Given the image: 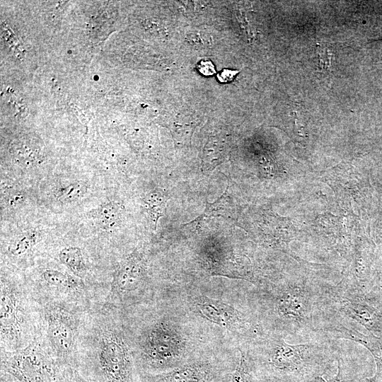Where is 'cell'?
<instances>
[{"label": "cell", "instance_id": "cell-1", "mask_svg": "<svg viewBox=\"0 0 382 382\" xmlns=\"http://www.w3.org/2000/svg\"><path fill=\"white\" fill-rule=\"evenodd\" d=\"M123 314L97 304L81 328L76 370L90 382H136V364Z\"/></svg>", "mask_w": 382, "mask_h": 382}, {"label": "cell", "instance_id": "cell-2", "mask_svg": "<svg viewBox=\"0 0 382 382\" xmlns=\"http://www.w3.org/2000/svg\"><path fill=\"white\" fill-rule=\"evenodd\" d=\"M41 335V309L27 282L1 271L0 349L26 347Z\"/></svg>", "mask_w": 382, "mask_h": 382}, {"label": "cell", "instance_id": "cell-3", "mask_svg": "<svg viewBox=\"0 0 382 382\" xmlns=\"http://www.w3.org/2000/svg\"><path fill=\"white\" fill-rule=\"evenodd\" d=\"M318 303L326 318L324 329L332 335L363 328L382 339V302L368 292L341 289L326 292Z\"/></svg>", "mask_w": 382, "mask_h": 382}, {"label": "cell", "instance_id": "cell-4", "mask_svg": "<svg viewBox=\"0 0 382 382\" xmlns=\"http://www.w3.org/2000/svg\"><path fill=\"white\" fill-rule=\"evenodd\" d=\"M39 303L41 335L57 362L64 368L76 369L81 328L84 314L89 309L56 301Z\"/></svg>", "mask_w": 382, "mask_h": 382}, {"label": "cell", "instance_id": "cell-5", "mask_svg": "<svg viewBox=\"0 0 382 382\" xmlns=\"http://www.w3.org/2000/svg\"><path fill=\"white\" fill-rule=\"evenodd\" d=\"M0 382H64L66 368L55 359L41 335L25 348L0 351Z\"/></svg>", "mask_w": 382, "mask_h": 382}, {"label": "cell", "instance_id": "cell-6", "mask_svg": "<svg viewBox=\"0 0 382 382\" xmlns=\"http://www.w3.org/2000/svg\"><path fill=\"white\" fill-rule=\"evenodd\" d=\"M270 345L267 362L282 382H310L330 366V357L316 344L291 345L282 337Z\"/></svg>", "mask_w": 382, "mask_h": 382}, {"label": "cell", "instance_id": "cell-7", "mask_svg": "<svg viewBox=\"0 0 382 382\" xmlns=\"http://www.w3.org/2000/svg\"><path fill=\"white\" fill-rule=\"evenodd\" d=\"M136 366L144 371L166 369L180 359L185 342L173 325L165 319H154L142 325L135 337Z\"/></svg>", "mask_w": 382, "mask_h": 382}, {"label": "cell", "instance_id": "cell-8", "mask_svg": "<svg viewBox=\"0 0 382 382\" xmlns=\"http://www.w3.org/2000/svg\"><path fill=\"white\" fill-rule=\"evenodd\" d=\"M36 300L56 301L76 304L90 309L101 303L103 294L66 269L52 267L40 269L33 282H27Z\"/></svg>", "mask_w": 382, "mask_h": 382}, {"label": "cell", "instance_id": "cell-9", "mask_svg": "<svg viewBox=\"0 0 382 382\" xmlns=\"http://www.w3.org/2000/svg\"><path fill=\"white\" fill-rule=\"evenodd\" d=\"M146 278L144 255L134 250L115 267L101 305L123 313L131 298L146 285Z\"/></svg>", "mask_w": 382, "mask_h": 382}, {"label": "cell", "instance_id": "cell-10", "mask_svg": "<svg viewBox=\"0 0 382 382\" xmlns=\"http://www.w3.org/2000/svg\"><path fill=\"white\" fill-rule=\"evenodd\" d=\"M274 308L287 332L292 334L313 328V311L318 299L316 292L303 287L291 286L275 293Z\"/></svg>", "mask_w": 382, "mask_h": 382}, {"label": "cell", "instance_id": "cell-11", "mask_svg": "<svg viewBox=\"0 0 382 382\" xmlns=\"http://www.w3.org/2000/svg\"><path fill=\"white\" fill-rule=\"evenodd\" d=\"M193 306L197 312L207 320L231 330L247 326L246 320L233 306L207 296H197Z\"/></svg>", "mask_w": 382, "mask_h": 382}, {"label": "cell", "instance_id": "cell-12", "mask_svg": "<svg viewBox=\"0 0 382 382\" xmlns=\"http://www.w3.org/2000/svg\"><path fill=\"white\" fill-rule=\"evenodd\" d=\"M57 258L73 274L98 289L104 298L103 291L95 284L91 277L90 265L81 248L75 245L63 247L59 250Z\"/></svg>", "mask_w": 382, "mask_h": 382}, {"label": "cell", "instance_id": "cell-13", "mask_svg": "<svg viewBox=\"0 0 382 382\" xmlns=\"http://www.w3.org/2000/svg\"><path fill=\"white\" fill-rule=\"evenodd\" d=\"M212 371L203 364H193L175 369L168 373L146 377L147 382H209Z\"/></svg>", "mask_w": 382, "mask_h": 382}, {"label": "cell", "instance_id": "cell-14", "mask_svg": "<svg viewBox=\"0 0 382 382\" xmlns=\"http://www.w3.org/2000/svg\"><path fill=\"white\" fill-rule=\"evenodd\" d=\"M121 212L122 207L118 203L108 202L89 212V215L100 227L106 231H111L120 224Z\"/></svg>", "mask_w": 382, "mask_h": 382}, {"label": "cell", "instance_id": "cell-15", "mask_svg": "<svg viewBox=\"0 0 382 382\" xmlns=\"http://www.w3.org/2000/svg\"><path fill=\"white\" fill-rule=\"evenodd\" d=\"M40 238V233L37 230L27 231L9 244L7 255L15 259H20L30 253Z\"/></svg>", "mask_w": 382, "mask_h": 382}, {"label": "cell", "instance_id": "cell-16", "mask_svg": "<svg viewBox=\"0 0 382 382\" xmlns=\"http://www.w3.org/2000/svg\"><path fill=\"white\" fill-rule=\"evenodd\" d=\"M167 200V196L161 190H153L144 196L145 209L154 230L158 219L166 213Z\"/></svg>", "mask_w": 382, "mask_h": 382}, {"label": "cell", "instance_id": "cell-17", "mask_svg": "<svg viewBox=\"0 0 382 382\" xmlns=\"http://www.w3.org/2000/svg\"><path fill=\"white\" fill-rule=\"evenodd\" d=\"M227 186L226 191L213 203L206 202V207L203 213L196 219L184 224V226L190 224L196 221L204 219V218L212 216H221L223 218L231 219L232 209L231 200L228 195Z\"/></svg>", "mask_w": 382, "mask_h": 382}, {"label": "cell", "instance_id": "cell-18", "mask_svg": "<svg viewBox=\"0 0 382 382\" xmlns=\"http://www.w3.org/2000/svg\"><path fill=\"white\" fill-rule=\"evenodd\" d=\"M227 151L224 145L214 141L207 144L202 157V170L208 173L226 160Z\"/></svg>", "mask_w": 382, "mask_h": 382}, {"label": "cell", "instance_id": "cell-19", "mask_svg": "<svg viewBox=\"0 0 382 382\" xmlns=\"http://www.w3.org/2000/svg\"><path fill=\"white\" fill-rule=\"evenodd\" d=\"M86 187L82 183H71L59 189L56 192V197L62 203H71L83 197Z\"/></svg>", "mask_w": 382, "mask_h": 382}, {"label": "cell", "instance_id": "cell-20", "mask_svg": "<svg viewBox=\"0 0 382 382\" xmlns=\"http://www.w3.org/2000/svg\"><path fill=\"white\" fill-rule=\"evenodd\" d=\"M230 382H251V374L248 361L241 353L239 363L231 375Z\"/></svg>", "mask_w": 382, "mask_h": 382}, {"label": "cell", "instance_id": "cell-21", "mask_svg": "<svg viewBox=\"0 0 382 382\" xmlns=\"http://www.w3.org/2000/svg\"><path fill=\"white\" fill-rule=\"evenodd\" d=\"M376 363V372L370 378H365V382H382V347L371 353Z\"/></svg>", "mask_w": 382, "mask_h": 382}, {"label": "cell", "instance_id": "cell-22", "mask_svg": "<svg viewBox=\"0 0 382 382\" xmlns=\"http://www.w3.org/2000/svg\"><path fill=\"white\" fill-rule=\"evenodd\" d=\"M64 382H90L85 379L79 373L74 369L66 368L64 373Z\"/></svg>", "mask_w": 382, "mask_h": 382}, {"label": "cell", "instance_id": "cell-23", "mask_svg": "<svg viewBox=\"0 0 382 382\" xmlns=\"http://www.w3.org/2000/svg\"><path fill=\"white\" fill-rule=\"evenodd\" d=\"M197 68L205 76H211L215 73L214 66L210 61H201Z\"/></svg>", "mask_w": 382, "mask_h": 382}, {"label": "cell", "instance_id": "cell-24", "mask_svg": "<svg viewBox=\"0 0 382 382\" xmlns=\"http://www.w3.org/2000/svg\"><path fill=\"white\" fill-rule=\"evenodd\" d=\"M238 71L224 69L217 75L218 79L221 82H228L233 79Z\"/></svg>", "mask_w": 382, "mask_h": 382}, {"label": "cell", "instance_id": "cell-25", "mask_svg": "<svg viewBox=\"0 0 382 382\" xmlns=\"http://www.w3.org/2000/svg\"><path fill=\"white\" fill-rule=\"evenodd\" d=\"M329 382H351L345 379V373L342 366L341 360L338 359L337 361V374L329 380Z\"/></svg>", "mask_w": 382, "mask_h": 382}]
</instances>
